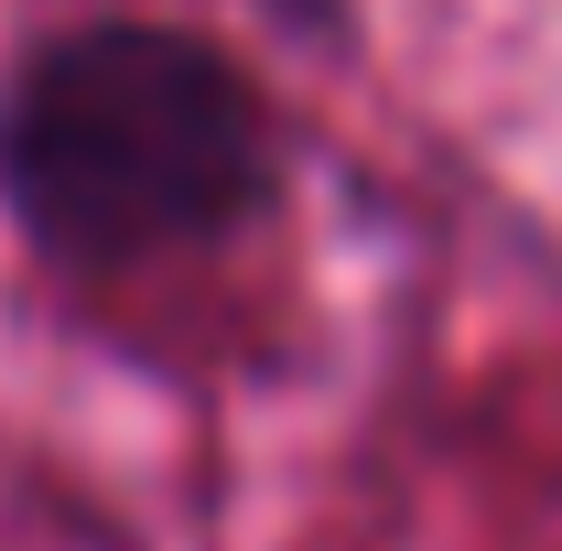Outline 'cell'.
<instances>
[{
	"instance_id": "1",
	"label": "cell",
	"mask_w": 562,
	"mask_h": 551,
	"mask_svg": "<svg viewBox=\"0 0 562 551\" xmlns=\"http://www.w3.org/2000/svg\"><path fill=\"white\" fill-rule=\"evenodd\" d=\"M0 184L55 260H151L271 195V120L249 76L173 22L55 33L0 98Z\"/></svg>"
}]
</instances>
